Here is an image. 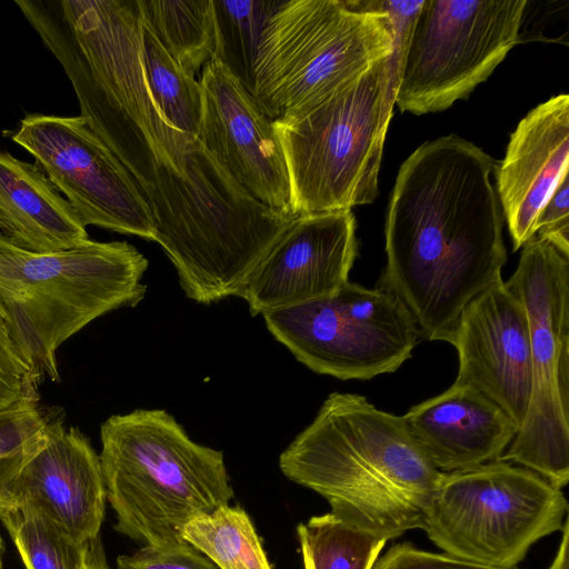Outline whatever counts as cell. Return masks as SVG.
I'll list each match as a JSON object with an SVG mask.
<instances>
[{
  "label": "cell",
  "instance_id": "obj_1",
  "mask_svg": "<svg viewBox=\"0 0 569 569\" xmlns=\"http://www.w3.org/2000/svg\"><path fill=\"white\" fill-rule=\"evenodd\" d=\"M495 170L489 154L456 134L425 142L399 169L377 287L406 306L430 341L448 342L462 309L507 262Z\"/></svg>",
  "mask_w": 569,
  "mask_h": 569
},
{
  "label": "cell",
  "instance_id": "obj_2",
  "mask_svg": "<svg viewBox=\"0 0 569 569\" xmlns=\"http://www.w3.org/2000/svg\"><path fill=\"white\" fill-rule=\"evenodd\" d=\"M68 76L91 130L144 193L164 166L183 174L197 139L173 129L148 87L137 0H16Z\"/></svg>",
  "mask_w": 569,
  "mask_h": 569
},
{
  "label": "cell",
  "instance_id": "obj_3",
  "mask_svg": "<svg viewBox=\"0 0 569 569\" xmlns=\"http://www.w3.org/2000/svg\"><path fill=\"white\" fill-rule=\"evenodd\" d=\"M281 472L322 496L347 525L387 541L422 528L443 472L405 418L332 392L279 457Z\"/></svg>",
  "mask_w": 569,
  "mask_h": 569
},
{
  "label": "cell",
  "instance_id": "obj_4",
  "mask_svg": "<svg viewBox=\"0 0 569 569\" xmlns=\"http://www.w3.org/2000/svg\"><path fill=\"white\" fill-rule=\"evenodd\" d=\"M146 196L153 241L186 296L204 305L237 296L296 217L252 197L198 140L183 174L160 167Z\"/></svg>",
  "mask_w": 569,
  "mask_h": 569
},
{
  "label": "cell",
  "instance_id": "obj_5",
  "mask_svg": "<svg viewBox=\"0 0 569 569\" xmlns=\"http://www.w3.org/2000/svg\"><path fill=\"white\" fill-rule=\"evenodd\" d=\"M100 439L114 530L141 547L186 542L190 520L234 496L222 451L191 440L166 410L113 415L101 425Z\"/></svg>",
  "mask_w": 569,
  "mask_h": 569
},
{
  "label": "cell",
  "instance_id": "obj_6",
  "mask_svg": "<svg viewBox=\"0 0 569 569\" xmlns=\"http://www.w3.org/2000/svg\"><path fill=\"white\" fill-rule=\"evenodd\" d=\"M148 266L126 241L89 240L72 250L39 253L0 233V303L40 382L59 381L57 350L69 338L144 298Z\"/></svg>",
  "mask_w": 569,
  "mask_h": 569
},
{
  "label": "cell",
  "instance_id": "obj_7",
  "mask_svg": "<svg viewBox=\"0 0 569 569\" xmlns=\"http://www.w3.org/2000/svg\"><path fill=\"white\" fill-rule=\"evenodd\" d=\"M400 68L393 52L311 109L273 120L293 216L375 201Z\"/></svg>",
  "mask_w": 569,
  "mask_h": 569
},
{
  "label": "cell",
  "instance_id": "obj_8",
  "mask_svg": "<svg viewBox=\"0 0 569 569\" xmlns=\"http://www.w3.org/2000/svg\"><path fill=\"white\" fill-rule=\"evenodd\" d=\"M393 52L378 0H282L261 32L252 94L271 120L291 118Z\"/></svg>",
  "mask_w": 569,
  "mask_h": 569
},
{
  "label": "cell",
  "instance_id": "obj_9",
  "mask_svg": "<svg viewBox=\"0 0 569 569\" xmlns=\"http://www.w3.org/2000/svg\"><path fill=\"white\" fill-rule=\"evenodd\" d=\"M567 512L561 489L497 460L443 472L421 529L450 557L513 569L539 539L562 530Z\"/></svg>",
  "mask_w": 569,
  "mask_h": 569
},
{
  "label": "cell",
  "instance_id": "obj_10",
  "mask_svg": "<svg viewBox=\"0 0 569 569\" xmlns=\"http://www.w3.org/2000/svg\"><path fill=\"white\" fill-rule=\"evenodd\" d=\"M505 283L527 313L532 387L526 418L500 460L562 489L569 480V257L533 237Z\"/></svg>",
  "mask_w": 569,
  "mask_h": 569
},
{
  "label": "cell",
  "instance_id": "obj_11",
  "mask_svg": "<svg viewBox=\"0 0 569 569\" xmlns=\"http://www.w3.org/2000/svg\"><path fill=\"white\" fill-rule=\"evenodd\" d=\"M527 0H423L407 39L395 103L420 116L448 109L519 43Z\"/></svg>",
  "mask_w": 569,
  "mask_h": 569
},
{
  "label": "cell",
  "instance_id": "obj_12",
  "mask_svg": "<svg viewBox=\"0 0 569 569\" xmlns=\"http://www.w3.org/2000/svg\"><path fill=\"white\" fill-rule=\"evenodd\" d=\"M261 316L299 362L341 380L395 372L411 358L421 337L396 296L350 281L332 296Z\"/></svg>",
  "mask_w": 569,
  "mask_h": 569
},
{
  "label": "cell",
  "instance_id": "obj_13",
  "mask_svg": "<svg viewBox=\"0 0 569 569\" xmlns=\"http://www.w3.org/2000/svg\"><path fill=\"white\" fill-rule=\"evenodd\" d=\"M66 197L82 223L154 239V220L138 181L81 116L28 114L12 134Z\"/></svg>",
  "mask_w": 569,
  "mask_h": 569
},
{
  "label": "cell",
  "instance_id": "obj_14",
  "mask_svg": "<svg viewBox=\"0 0 569 569\" xmlns=\"http://www.w3.org/2000/svg\"><path fill=\"white\" fill-rule=\"evenodd\" d=\"M448 342L459 359L453 383L478 390L520 428L532 387L530 331L522 303L502 277L466 305Z\"/></svg>",
  "mask_w": 569,
  "mask_h": 569
},
{
  "label": "cell",
  "instance_id": "obj_15",
  "mask_svg": "<svg viewBox=\"0 0 569 569\" xmlns=\"http://www.w3.org/2000/svg\"><path fill=\"white\" fill-rule=\"evenodd\" d=\"M358 253L351 210L296 216L236 297L251 316L336 293Z\"/></svg>",
  "mask_w": 569,
  "mask_h": 569
},
{
  "label": "cell",
  "instance_id": "obj_16",
  "mask_svg": "<svg viewBox=\"0 0 569 569\" xmlns=\"http://www.w3.org/2000/svg\"><path fill=\"white\" fill-rule=\"evenodd\" d=\"M200 84L199 143L252 197L292 214L288 171L273 120L218 58L202 67Z\"/></svg>",
  "mask_w": 569,
  "mask_h": 569
},
{
  "label": "cell",
  "instance_id": "obj_17",
  "mask_svg": "<svg viewBox=\"0 0 569 569\" xmlns=\"http://www.w3.org/2000/svg\"><path fill=\"white\" fill-rule=\"evenodd\" d=\"M12 496L14 506L44 517L78 545L99 538L107 501L100 458L76 427L56 422L16 479Z\"/></svg>",
  "mask_w": 569,
  "mask_h": 569
},
{
  "label": "cell",
  "instance_id": "obj_18",
  "mask_svg": "<svg viewBox=\"0 0 569 569\" xmlns=\"http://www.w3.org/2000/svg\"><path fill=\"white\" fill-rule=\"evenodd\" d=\"M496 171L497 193L516 251L535 237L541 208L569 171L568 94L540 103L519 122Z\"/></svg>",
  "mask_w": 569,
  "mask_h": 569
},
{
  "label": "cell",
  "instance_id": "obj_19",
  "mask_svg": "<svg viewBox=\"0 0 569 569\" xmlns=\"http://www.w3.org/2000/svg\"><path fill=\"white\" fill-rule=\"evenodd\" d=\"M402 417L423 453L441 472L500 460L519 430L489 398L457 383L411 407Z\"/></svg>",
  "mask_w": 569,
  "mask_h": 569
},
{
  "label": "cell",
  "instance_id": "obj_20",
  "mask_svg": "<svg viewBox=\"0 0 569 569\" xmlns=\"http://www.w3.org/2000/svg\"><path fill=\"white\" fill-rule=\"evenodd\" d=\"M0 233L39 252L72 250L90 239L66 198L36 166L0 151Z\"/></svg>",
  "mask_w": 569,
  "mask_h": 569
},
{
  "label": "cell",
  "instance_id": "obj_21",
  "mask_svg": "<svg viewBox=\"0 0 569 569\" xmlns=\"http://www.w3.org/2000/svg\"><path fill=\"white\" fill-rule=\"evenodd\" d=\"M156 37L190 76L214 58L217 22L213 0H137Z\"/></svg>",
  "mask_w": 569,
  "mask_h": 569
},
{
  "label": "cell",
  "instance_id": "obj_22",
  "mask_svg": "<svg viewBox=\"0 0 569 569\" xmlns=\"http://www.w3.org/2000/svg\"><path fill=\"white\" fill-rule=\"evenodd\" d=\"M182 538L219 569H273L249 515L222 506L190 520Z\"/></svg>",
  "mask_w": 569,
  "mask_h": 569
},
{
  "label": "cell",
  "instance_id": "obj_23",
  "mask_svg": "<svg viewBox=\"0 0 569 569\" xmlns=\"http://www.w3.org/2000/svg\"><path fill=\"white\" fill-rule=\"evenodd\" d=\"M140 21L143 67L151 96L173 129L197 139L202 112L200 81L187 73L166 51L141 12Z\"/></svg>",
  "mask_w": 569,
  "mask_h": 569
},
{
  "label": "cell",
  "instance_id": "obj_24",
  "mask_svg": "<svg viewBox=\"0 0 569 569\" xmlns=\"http://www.w3.org/2000/svg\"><path fill=\"white\" fill-rule=\"evenodd\" d=\"M303 569H372L387 540L327 512L297 527Z\"/></svg>",
  "mask_w": 569,
  "mask_h": 569
},
{
  "label": "cell",
  "instance_id": "obj_25",
  "mask_svg": "<svg viewBox=\"0 0 569 569\" xmlns=\"http://www.w3.org/2000/svg\"><path fill=\"white\" fill-rule=\"evenodd\" d=\"M281 1L213 0L217 22L214 58H218L251 94L261 32Z\"/></svg>",
  "mask_w": 569,
  "mask_h": 569
},
{
  "label": "cell",
  "instance_id": "obj_26",
  "mask_svg": "<svg viewBox=\"0 0 569 569\" xmlns=\"http://www.w3.org/2000/svg\"><path fill=\"white\" fill-rule=\"evenodd\" d=\"M59 419L39 396H24L0 411V512L14 507L12 488L24 466L46 446Z\"/></svg>",
  "mask_w": 569,
  "mask_h": 569
},
{
  "label": "cell",
  "instance_id": "obj_27",
  "mask_svg": "<svg viewBox=\"0 0 569 569\" xmlns=\"http://www.w3.org/2000/svg\"><path fill=\"white\" fill-rule=\"evenodd\" d=\"M26 569H83L86 545H78L52 522L21 506L0 512Z\"/></svg>",
  "mask_w": 569,
  "mask_h": 569
},
{
  "label": "cell",
  "instance_id": "obj_28",
  "mask_svg": "<svg viewBox=\"0 0 569 569\" xmlns=\"http://www.w3.org/2000/svg\"><path fill=\"white\" fill-rule=\"evenodd\" d=\"M40 383L0 303V411L24 396L38 395Z\"/></svg>",
  "mask_w": 569,
  "mask_h": 569
},
{
  "label": "cell",
  "instance_id": "obj_29",
  "mask_svg": "<svg viewBox=\"0 0 569 569\" xmlns=\"http://www.w3.org/2000/svg\"><path fill=\"white\" fill-rule=\"evenodd\" d=\"M117 569H219L188 542L168 547H141L117 558Z\"/></svg>",
  "mask_w": 569,
  "mask_h": 569
},
{
  "label": "cell",
  "instance_id": "obj_30",
  "mask_svg": "<svg viewBox=\"0 0 569 569\" xmlns=\"http://www.w3.org/2000/svg\"><path fill=\"white\" fill-rule=\"evenodd\" d=\"M535 237L551 243L569 257V174L558 182L541 208Z\"/></svg>",
  "mask_w": 569,
  "mask_h": 569
},
{
  "label": "cell",
  "instance_id": "obj_31",
  "mask_svg": "<svg viewBox=\"0 0 569 569\" xmlns=\"http://www.w3.org/2000/svg\"><path fill=\"white\" fill-rule=\"evenodd\" d=\"M372 569H506L483 566L416 548L410 542L392 546ZM516 569V568H513Z\"/></svg>",
  "mask_w": 569,
  "mask_h": 569
},
{
  "label": "cell",
  "instance_id": "obj_32",
  "mask_svg": "<svg viewBox=\"0 0 569 569\" xmlns=\"http://www.w3.org/2000/svg\"><path fill=\"white\" fill-rule=\"evenodd\" d=\"M83 569H109L99 538L86 545Z\"/></svg>",
  "mask_w": 569,
  "mask_h": 569
},
{
  "label": "cell",
  "instance_id": "obj_33",
  "mask_svg": "<svg viewBox=\"0 0 569 569\" xmlns=\"http://www.w3.org/2000/svg\"><path fill=\"white\" fill-rule=\"evenodd\" d=\"M569 522L568 519L565 522V526L561 530L562 538L558 548V551L556 553V557L553 558V561L551 562L549 569H568V536H569Z\"/></svg>",
  "mask_w": 569,
  "mask_h": 569
},
{
  "label": "cell",
  "instance_id": "obj_34",
  "mask_svg": "<svg viewBox=\"0 0 569 569\" xmlns=\"http://www.w3.org/2000/svg\"><path fill=\"white\" fill-rule=\"evenodd\" d=\"M0 569H2V549H1V539H0Z\"/></svg>",
  "mask_w": 569,
  "mask_h": 569
}]
</instances>
